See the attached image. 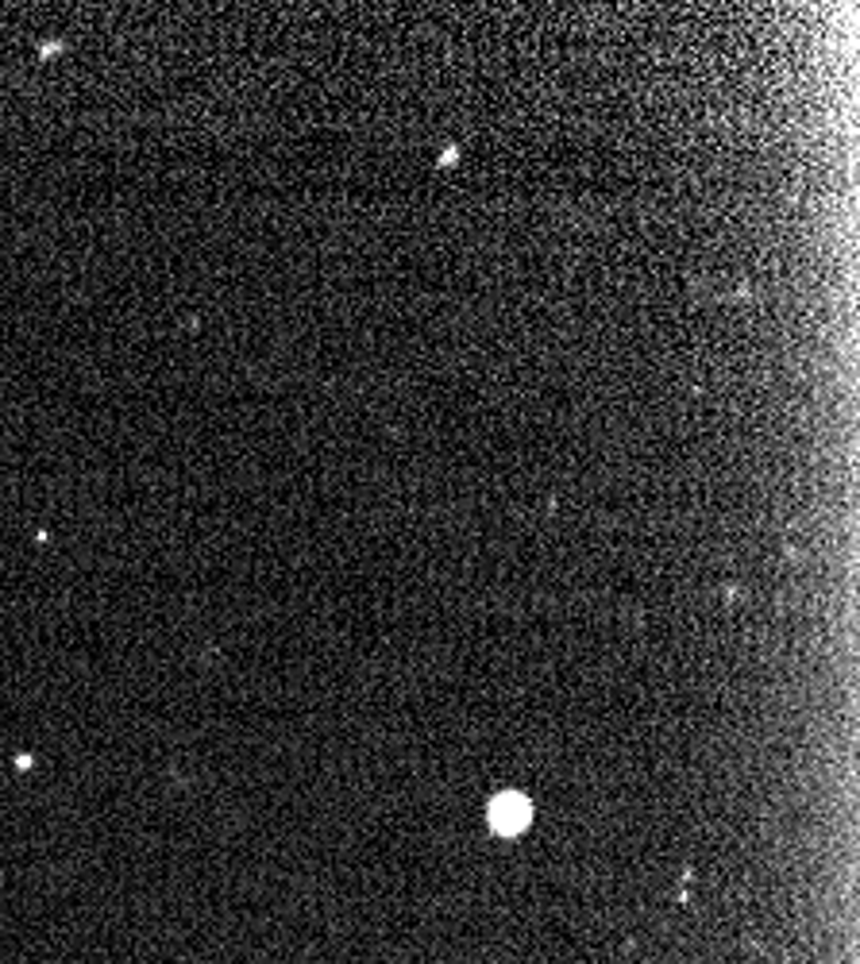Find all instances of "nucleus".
Wrapping results in <instances>:
<instances>
[{"label":"nucleus","instance_id":"1","mask_svg":"<svg viewBox=\"0 0 860 964\" xmlns=\"http://www.w3.org/2000/svg\"><path fill=\"white\" fill-rule=\"evenodd\" d=\"M490 829L502 837H518L521 829H529L533 822V803L518 791H502L498 798H490Z\"/></svg>","mask_w":860,"mask_h":964}]
</instances>
